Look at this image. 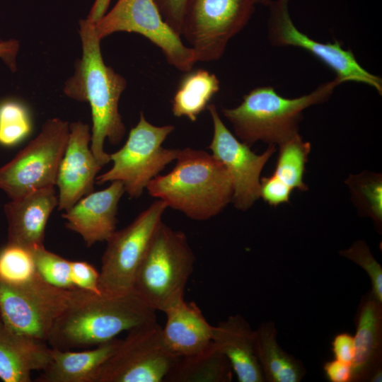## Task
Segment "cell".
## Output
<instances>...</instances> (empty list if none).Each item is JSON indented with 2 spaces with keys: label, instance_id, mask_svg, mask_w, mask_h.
Here are the masks:
<instances>
[{
  "label": "cell",
  "instance_id": "cb8c5ba5",
  "mask_svg": "<svg viewBox=\"0 0 382 382\" xmlns=\"http://www.w3.org/2000/svg\"><path fill=\"white\" fill-rule=\"evenodd\" d=\"M233 369L227 357L212 341L199 352L180 357L166 382H230Z\"/></svg>",
  "mask_w": 382,
  "mask_h": 382
},
{
  "label": "cell",
  "instance_id": "44dd1931",
  "mask_svg": "<svg viewBox=\"0 0 382 382\" xmlns=\"http://www.w3.org/2000/svg\"><path fill=\"white\" fill-rule=\"evenodd\" d=\"M165 313L166 322L162 328L163 340L177 357L199 352L211 343L213 326L207 321L195 303L184 299Z\"/></svg>",
  "mask_w": 382,
  "mask_h": 382
},
{
  "label": "cell",
  "instance_id": "30bf717a",
  "mask_svg": "<svg viewBox=\"0 0 382 382\" xmlns=\"http://www.w3.org/2000/svg\"><path fill=\"white\" fill-rule=\"evenodd\" d=\"M179 357L167 347L157 320L128 330L94 382H162Z\"/></svg>",
  "mask_w": 382,
  "mask_h": 382
},
{
  "label": "cell",
  "instance_id": "ab89813d",
  "mask_svg": "<svg viewBox=\"0 0 382 382\" xmlns=\"http://www.w3.org/2000/svg\"><path fill=\"white\" fill-rule=\"evenodd\" d=\"M271 1L272 0H257V3L263 5V6H268V5L271 2Z\"/></svg>",
  "mask_w": 382,
  "mask_h": 382
},
{
  "label": "cell",
  "instance_id": "484cf974",
  "mask_svg": "<svg viewBox=\"0 0 382 382\" xmlns=\"http://www.w3.org/2000/svg\"><path fill=\"white\" fill-rule=\"evenodd\" d=\"M279 151L272 175L291 190L306 191L303 183L305 166L311 151V144L298 134L279 145Z\"/></svg>",
  "mask_w": 382,
  "mask_h": 382
},
{
  "label": "cell",
  "instance_id": "1f68e13d",
  "mask_svg": "<svg viewBox=\"0 0 382 382\" xmlns=\"http://www.w3.org/2000/svg\"><path fill=\"white\" fill-rule=\"evenodd\" d=\"M71 279L76 289L101 294L99 290V272L85 261H71Z\"/></svg>",
  "mask_w": 382,
  "mask_h": 382
},
{
  "label": "cell",
  "instance_id": "d4e9b609",
  "mask_svg": "<svg viewBox=\"0 0 382 382\" xmlns=\"http://www.w3.org/2000/svg\"><path fill=\"white\" fill-rule=\"evenodd\" d=\"M219 89L220 82L214 74L203 69L187 71L172 99L173 114L195 122Z\"/></svg>",
  "mask_w": 382,
  "mask_h": 382
},
{
  "label": "cell",
  "instance_id": "8fae6325",
  "mask_svg": "<svg viewBox=\"0 0 382 382\" xmlns=\"http://www.w3.org/2000/svg\"><path fill=\"white\" fill-rule=\"evenodd\" d=\"M74 291L54 286L39 274L21 285L0 281V318L13 330L47 342Z\"/></svg>",
  "mask_w": 382,
  "mask_h": 382
},
{
  "label": "cell",
  "instance_id": "f35d334b",
  "mask_svg": "<svg viewBox=\"0 0 382 382\" xmlns=\"http://www.w3.org/2000/svg\"><path fill=\"white\" fill-rule=\"evenodd\" d=\"M382 368L376 370L371 375L369 381L371 382H381L382 380Z\"/></svg>",
  "mask_w": 382,
  "mask_h": 382
},
{
  "label": "cell",
  "instance_id": "e575fe53",
  "mask_svg": "<svg viewBox=\"0 0 382 382\" xmlns=\"http://www.w3.org/2000/svg\"><path fill=\"white\" fill-rule=\"evenodd\" d=\"M332 351L335 359L352 365L354 357V337L347 332L338 333L332 341Z\"/></svg>",
  "mask_w": 382,
  "mask_h": 382
},
{
  "label": "cell",
  "instance_id": "ba28073f",
  "mask_svg": "<svg viewBox=\"0 0 382 382\" xmlns=\"http://www.w3.org/2000/svg\"><path fill=\"white\" fill-rule=\"evenodd\" d=\"M167 207L163 201H155L106 241L99 272L98 286L102 294L120 296L133 291L137 270Z\"/></svg>",
  "mask_w": 382,
  "mask_h": 382
},
{
  "label": "cell",
  "instance_id": "4fadbf2b",
  "mask_svg": "<svg viewBox=\"0 0 382 382\" xmlns=\"http://www.w3.org/2000/svg\"><path fill=\"white\" fill-rule=\"evenodd\" d=\"M289 0L271 1L268 5L267 37L277 47L294 46L310 52L336 74L341 83L354 81L374 88L380 95L382 81L363 68L352 50H345L342 43L320 42L300 31L294 24L289 13Z\"/></svg>",
  "mask_w": 382,
  "mask_h": 382
},
{
  "label": "cell",
  "instance_id": "f546056e",
  "mask_svg": "<svg viewBox=\"0 0 382 382\" xmlns=\"http://www.w3.org/2000/svg\"><path fill=\"white\" fill-rule=\"evenodd\" d=\"M358 204L376 223L382 220L381 178L376 174L351 175L347 181Z\"/></svg>",
  "mask_w": 382,
  "mask_h": 382
},
{
  "label": "cell",
  "instance_id": "d6a6232c",
  "mask_svg": "<svg viewBox=\"0 0 382 382\" xmlns=\"http://www.w3.org/2000/svg\"><path fill=\"white\" fill-rule=\"evenodd\" d=\"M292 190L274 175L260 179V197L271 206L289 203Z\"/></svg>",
  "mask_w": 382,
  "mask_h": 382
},
{
  "label": "cell",
  "instance_id": "836d02e7",
  "mask_svg": "<svg viewBox=\"0 0 382 382\" xmlns=\"http://www.w3.org/2000/svg\"><path fill=\"white\" fill-rule=\"evenodd\" d=\"M163 20L182 35L184 11L187 0H154Z\"/></svg>",
  "mask_w": 382,
  "mask_h": 382
},
{
  "label": "cell",
  "instance_id": "277c9868",
  "mask_svg": "<svg viewBox=\"0 0 382 382\" xmlns=\"http://www.w3.org/2000/svg\"><path fill=\"white\" fill-rule=\"evenodd\" d=\"M340 83L335 78L295 98L282 97L271 86L257 87L243 96L239 105L224 108L222 113L238 139L250 147L257 141L279 145L299 134L303 111L327 100Z\"/></svg>",
  "mask_w": 382,
  "mask_h": 382
},
{
  "label": "cell",
  "instance_id": "ffe728a7",
  "mask_svg": "<svg viewBox=\"0 0 382 382\" xmlns=\"http://www.w3.org/2000/svg\"><path fill=\"white\" fill-rule=\"evenodd\" d=\"M354 337L352 381H369L382 362V302L371 293L364 295L357 309Z\"/></svg>",
  "mask_w": 382,
  "mask_h": 382
},
{
  "label": "cell",
  "instance_id": "83f0119b",
  "mask_svg": "<svg viewBox=\"0 0 382 382\" xmlns=\"http://www.w3.org/2000/svg\"><path fill=\"white\" fill-rule=\"evenodd\" d=\"M38 274L31 250L7 243L0 249V281L9 285H20Z\"/></svg>",
  "mask_w": 382,
  "mask_h": 382
},
{
  "label": "cell",
  "instance_id": "74e56055",
  "mask_svg": "<svg viewBox=\"0 0 382 382\" xmlns=\"http://www.w3.org/2000/svg\"><path fill=\"white\" fill-rule=\"evenodd\" d=\"M110 1L95 0L86 18L87 21L91 23L98 21L106 13Z\"/></svg>",
  "mask_w": 382,
  "mask_h": 382
},
{
  "label": "cell",
  "instance_id": "4316f807",
  "mask_svg": "<svg viewBox=\"0 0 382 382\" xmlns=\"http://www.w3.org/2000/svg\"><path fill=\"white\" fill-rule=\"evenodd\" d=\"M32 130V117L25 104L14 98L0 101V145H16Z\"/></svg>",
  "mask_w": 382,
  "mask_h": 382
},
{
  "label": "cell",
  "instance_id": "e0dca14e",
  "mask_svg": "<svg viewBox=\"0 0 382 382\" xmlns=\"http://www.w3.org/2000/svg\"><path fill=\"white\" fill-rule=\"evenodd\" d=\"M58 204L54 187L32 191L10 199L4 207L8 225L7 243L30 250L44 245L48 219Z\"/></svg>",
  "mask_w": 382,
  "mask_h": 382
},
{
  "label": "cell",
  "instance_id": "603a6c76",
  "mask_svg": "<svg viewBox=\"0 0 382 382\" xmlns=\"http://www.w3.org/2000/svg\"><path fill=\"white\" fill-rule=\"evenodd\" d=\"M277 335L272 321L262 323L255 330V351L265 381L300 382L306 375V368L279 346Z\"/></svg>",
  "mask_w": 382,
  "mask_h": 382
},
{
  "label": "cell",
  "instance_id": "8d00e7d4",
  "mask_svg": "<svg viewBox=\"0 0 382 382\" xmlns=\"http://www.w3.org/2000/svg\"><path fill=\"white\" fill-rule=\"evenodd\" d=\"M19 48L20 43L16 40L0 41V59L12 71H16V57Z\"/></svg>",
  "mask_w": 382,
  "mask_h": 382
},
{
  "label": "cell",
  "instance_id": "2e32d148",
  "mask_svg": "<svg viewBox=\"0 0 382 382\" xmlns=\"http://www.w3.org/2000/svg\"><path fill=\"white\" fill-rule=\"evenodd\" d=\"M125 192L123 184L115 180L83 197L62 214L66 227L79 233L87 247L106 241L115 231L118 204Z\"/></svg>",
  "mask_w": 382,
  "mask_h": 382
},
{
  "label": "cell",
  "instance_id": "9a60e30c",
  "mask_svg": "<svg viewBox=\"0 0 382 382\" xmlns=\"http://www.w3.org/2000/svg\"><path fill=\"white\" fill-rule=\"evenodd\" d=\"M91 137L87 124L81 121L69 124L68 140L56 181L59 190L57 207L60 211L69 209L93 191L102 166L91 150Z\"/></svg>",
  "mask_w": 382,
  "mask_h": 382
},
{
  "label": "cell",
  "instance_id": "52a82bcc",
  "mask_svg": "<svg viewBox=\"0 0 382 382\" xmlns=\"http://www.w3.org/2000/svg\"><path fill=\"white\" fill-rule=\"evenodd\" d=\"M69 132L67 122L57 117L47 120L39 134L0 167V190L13 199L54 187Z\"/></svg>",
  "mask_w": 382,
  "mask_h": 382
},
{
  "label": "cell",
  "instance_id": "7c38bea8",
  "mask_svg": "<svg viewBox=\"0 0 382 382\" xmlns=\"http://www.w3.org/2000/svg\"><path fill=\"white\" fill-rule=\"evenodd\" d=\"M101 40L114 33H136L160 48L168 63L183 71L197 62L191 47L163 20L154 0H118L112 9L93 23Z\"/></svg>",
  "mask_w": 382,
  "mask_h": 382
},
{
  "label": "cell",
  "instance_id": "d6986e66",
  "mask_svg": "<svg viewBox=\"0 0 382 382\" xmlns=\"http://www.w3.org/2000/svg\"><path fill=\"white\" fill-rule=\"evenodd\" d=\"M46 342L19 333L0 318V379L30 382L31 372L42 371L50 362Z\"/></svg>",
  "mask_w": 382,
  "mask_h": 382
},
{
  "label": "cell",
  "instance_id": "5b68a950",
  "mask_svg": "<svg viewBox=\"0 0 382 382\" xmlns=\"http://www.w3.org/2000/svg\"><path fill=\"white\" fill-rule=\"evenodd\" d=\"M195 262L186 235L162 222L137 270L133 291L151 308L165 313L185 299Z\"/></svg>",
  "mask_w": 382,
  "mask_h": 382
},
{
  "label": "cell",
  "instance_id": "5bb4252c",
  "mask_svg": "<svg viewBox=\"0 0 382 382\" xmlns=\"http://www.w3.org/2000/svg\"><path fill=\"white\" fill-rule=\"evenodd\" d=\"M207 109L213 123V137L208 149L231 176L235 207L245 211L260 197V173L275 152V145L271 144L264 153L256 154L229 131L214 104H209Z\"/></svg>",
  "mask_w": 382,
  "mask_h": 382
},
{
  "label": "cell",
  "instance_id": "3957f363",
  "mask_svg": "<svg viewBox=\"0 0 382 382\" xmlns=\"http://www.w3.org/2000/svg\"><path fill=\"white\" fill-rule=\"evenodd\" d=\"M173 168L146 185L149 194L196 221L220 214L232 202L233 187L225 166L205 151L180 150Z\"/></svg>",
  "mask_w": 382,
  "mask_h": 382
},
{
  "label": "cell",
  "instance_id": "8992f818",
  "mask_svg": "<svg viewBox=\"0 0 382 382\" xmlns=\"http://www.w3.org/2000/svg\"><path fill=\"white\" fill-rule=\"evenodd\" d=\"M174 129L173 125L151 124L141 112L139 122L131 129L125 144L110 154L112 166L96 177V183L118 180L131 198L139 197L148 183L176 159L180 149L162 146Z\"/></svg>",
  "mask_w": 382,
  "mask_h": 382
},
{
  "label": "cell",
  "instance_id": "ac0fdd59",
  "mask_svg": "<svg viewBox=\"0 0 382 382\" xmlns=\"http://www.w3.org/2000/svg\"><path fill=\"white\" fill-rule=\"evenodd\" d=\"M255 330L240 314L228 316L213 326L212 341L228 359L239 382H263L257 359Z\"/></svg>",
  "mask_w": 382,
  "mask_h": 382
},
{
  "label": "cell",
  "instance_id": "9c48e42d",
  "mask_svg": "<svg viewBox=\"0 0 382 382\" xmlns=\"http://www.w3.org/2000/svg\"><path fill=\"white\" fill-rule=\"evenodd\" d=\"M257 0H187L182 35L197 62L221 57L227 44L248 24Z\"/></svg>",
  "mask_w": 382,
  "mask_h": 382
},
{
  "label": "cell",
  "instance_id": "6da1fadb",
  "mask_svg": "<svg viewBox=\"0 0 382 382\" xmlns=\"http://www.w3.org/2000/svg\"><path fill=\"white\" fill-rule=\"evenodd\" d=\"M82 56L75 64V71L64 84V92L69 98L88 102L92 116L91 150L103 167L110 161L104 150L106 139L119 144L125 134V126L119 112V101L127 86L125 79L107 66L103 59L100 39L93 23L79 21Z\"/></svg>",
  "mask_w": 382,
  "mask_h": 382
},
{
  "label": "cell",
  "instance_id": "7a4b0ae2",
  "mask_svg": "<svg viewBox=\"0 0 382 382\" xmlns=\"http://www.w3.org/2000/svg\"><path fill=\"white\" fill-rule=\"evenodd\" d=\"M154 320L156 311L134 291L106 296L76 289L47 342L60 350L97 346L123 331Z\"/></svg>",
  "mask_w": 382,
  "mask_h": 382
},
{
  "label": "cell",
  "instance_id": "d590c367",
  "mask_svg": "<svg viewBox=\"0 0 382 382\" xmlns=\"http://www.w3.org/2000/svg\"><path fill=\"white\" fill-rule=\"evenodd\" d=\"M323 371L330 382H352V365L337 359L328 361L323 364Z\"/></svg>",
  "mask_w": 382,
  "mask_h": 382
},
{
  "label": "cell",
  "instance_id": "7402d4cb",
  "mask_svg": "<svg viewBox=\"0 0 382 382\" xmlns=\"http://www.w3.org/2000/svg\"><path fill=\"white\" fill-rule=\"evenodd\" d=\"M120 341L114 338L93 349L81 352L51 347L50 362L35 381L94 382L99 369L113 354Z\"/></svg>",
  "mask_w": 382,
  "mask_h": 382
},
{
  "label": "cell",
  "instance_id": "4dcf8cb0",
  "mask_svg": "<svg viewBox=\"0 0 382 382\" xmlns=\"http://www.w3.org/2000/svg\"><path fill=\"white\" fill-rule=\"evenodd\" d=\"M340 254L366 271L371 282V293L382 302V268L372 255L366 243L358 241L349 248L341 250Z\"/></svg>",
  "mask_w": 382,
  "mask_h": 382
},
{
  "label": "cell",
  "instance_id": "f1b7e54d",
  "mask_svg": "<svg viewBox=\"0 0 382 382\" xmlns=\"http://www.w3.org/2000/svg\"><path fill=\"white\" fill-rule=\"evenodd\" d=\"M40 276L51 285L65 290H76L71 279V260L47 250L44 245L32 251Z\"/></svg>",
  "mask_w": 382,
  "mask_h": 382
}]
</instances>
